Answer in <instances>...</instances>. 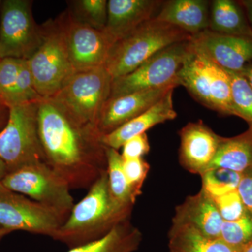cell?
Masks as SVG:
<instances>
[{
	"mask_svg": "<svg viewBox=\"0 0 252 252\" xmlns=\"http://www.w3.org/2000/svg\"><path fill=\"white\" fill-rule=\"evenodd\" d=\"M212 198L223 220L231 221L238 220L248 212L238 189Z\"/></svg>",
	"mask_w": 252,
	"mask_h": 252,
	"instance_id": "obj_32",
	"label": "cell"
},
{
	"mask_svg": "<svg viewBox=\"0 0 252 252\" xmlns=\"http://www.w3.org/2000/svg\"><path fill=\"white\" fill-rule=\"evenodd\" d=\"M72 3V9L69 10L74 17L95 29H104L108 16V1L79 0Z\"/></svg>",
	"mask_w": 252,
	"mask_h": 252,
	"instance_id": "obj_28",
	"label": "cell"
},
{
	"mask_svg": "<svg viewBox=\"0 0 252 252\" xmlns=\"http://www.w3.org/2000/svg\"><path fill=\"white\" fill-rule=\"evenodd\" d=\"M177 78L180 86L186 88L197 102L213 110L208 77L200 56L194 50L180 69Z\"/></svg>",
	"mask_w": 252,
	"mask_h": 252,
	"instance_id": "obj_23",
	"label": "cell"
},
{
	"mask_svg": "<svg viewBox=\"0 0 252 252\" xmlns=\"http://www.w3.org/2000/svg\"><path fill=\"white\" fill-rule=\"evenodd\" d=\"M238 2L243 8L250 27L252 29V0H241V1H238Z\"/></svg>",
	"mask_w": 252,
	"mask_h": 252,
	"instance_id": "obj_36",
	"label": "cell"
},
{
	"mask_svg": "<svg viewBox=\"0 0 252 252\" xmlns=\"http://www.w3.org/2000/svg\"><path fill=\"white\" fill-rule=\"evenodd\" d=\"M1 1H0V9H1Z\"/></svg>",
	"mask_w": 252,
	"mask_h": 252,
	"instance_id": "obj_42",
	"label": "cell"
},
{
	"mask_svg": "<svg viewBox=\"0 0 252 252\" xmlns=\"http://www.w3.org/2000/svg\"><path fill=\"white\" fill-rule=\"evenodd\" d=\"M210 3L207 0L164 1L154 18L195 35L208 30Z\"/></svg>",
	"mask_w": 252,
	"mask_h": 252,
	"instance_id": "obj_18",
	"label": "cell"
},
{
	"mask_svg": "<svg viewBox=\"0 0 252 252\" xmlns=\"http://www.w3.org/2000/svg\"><path fill=\"white\" fill-rule=\"evenodd\" d=\"M220 238L225 243L240 250L252 240V217L249 212L238 220H223Z\"/></svg>",
	"mask_w": 252,
	"mask_h": 252,
	"instance_id": "obj_29",
	"label": "cell"
},
{
	"mask_svg": "<svg viewBox=\"0 0 252 252\" xmlns=\"http://www.w3.org/2000/svg\"><path fill=\"white\" fill-rule=\"evenodd\" d=\"M38 127L46 163L71 189L90 188L107 170V147L97 127L78 124L49 99L39 101Z\"/></svg>",
	"mask_w": 252,
	"mask_h": 252,
	"instance_id": "obj_1",
	"label": "cell"
},
{
	"mask_svg": "<svg viewBox=\"0 0 252 252\" xmlns=\"http://www.w3.org/2000/svg\"><path fill=\"white\" fill-rule=\"evenodd\" d=\"M42 99L36 91L28 60L21 59L12 107Z\"/></svg>",
	"mask_w": 252,
	"mask_h": 252,
	"instance_id": "obj_31",
	"label": "cell"
},
{
	"mask_svg": "<svg viewBox=\"0 0 252 252\" xmlns=\"http://www.w3.org/2000/svg\"><path fill=\"white\" fill-rule=\"evenodd\" d=\"M194 51L229 72L238 73L252 63V36L227 35L210 30L191 36Z\"/></svg>",
	"mask_w": 252,
	"mask_h": 252,
	"instance_id": "obj_12",
	"label": "cell"
},
{
	"mask_svg": "<svg viewBox=\"0 0 252 252\" xmlns=\"http://www.w3.org/2000/svg\"><path fill=\"white\" fill-rule=\"evenodd\" d=\"M170 252H242L220 238L202 234L189 225L172 223L169 232Z\"/></svg>",
	"mask_w": 252,
	"mask_h": 252,
	"instance_id": "obj_22",
	"label": "cell"
},
{
	"mask_svg": "<svg viewBox=\"0 0 252 252\" xmlns=\"http://www.w3.org/2000/svg\"><path fill=\"white\" fill-rule=\"evenodd\" d=\"M8 173V168L6 164L3 161L2 159L0 158V182L3 180L5 176Z\"/></svg>",
	"mask_w": 252,
	"mask_h": 252,
	"instance_id": "obj_39",
	"label": "cell"
},
{
	"mask_svg": "<svg viewBox=\"0 0 252 252\" xmlns=\"http://www.w3.org/2000/svg\"><path fill=\"white\" fill-rule=\"evenodd\" d=\"M123 167L127 183L132 193L137 198L142 194V187L148 175L150 165L144 160L143 158H140L127 160L124 159Z\"/></svg>",
	"mask_w": 252,
	"mask_h": 252,
	"instance_id": "obj_33",
	"label": "cell"
},
{
	"mask_svg": "<svg viewBox=\"0 0 252 252\" xmlns=\"http://www.w3.org/2000/svg\"><path fill=\"white\" fill-rule=\"evenodd\" d=\"M208 30L227 35L252 36L245 11L238 1L214 0L210 3Z\"/></svg>",
	"mask_w": 252,
	"mask_h": 252,
	"instance_id": "obj_19",
	"label": "cell"
},
{
	"mask_svg": "<svg viewBox=\"0 0 252 252\" xmlns=\"http://www.w3.org/2000/svg\"><path fill=\"white\" fill-rule=\"evenodd\" d=\"M76 72L104 67L115 41L104 31L74 17L69 10L56 18Z\"/></svg>",
	"mask_w": 252,
	"mask_h": 252,
	"instance_id": "obj_10",
	"label": "cell"
},
{
	"mask_svg": "<svg viewBox=\"0 0 252 252\" xmlns=\"http://www.w3.org/2000/svg\"><path fill=\"white\" fill-rule=\"evenodd\" d=\"M242 252H252V240L243 249Z\"/></svg>",
	"mask_w": 252,
	"mask_h": 252,
	"instance_id": "obj_41",
	"label": "cell"
},
{
	"mask_svg": "<svg viewBox=\"0 0 252 252\" xmlns=\"http://www.w3.org/2000/svg\"><path fill=\"white\" fill-rule=\"evenodd\" d=\"M191 36L180 28L152 18L116 41L104 67L113 79L123 77L158 51Z\"/></svg>",
	"mask_w": 252,
	"mask_h": 252,
	"instance_id": "obj_3",
	"label": "cell"
},
{
	"mask_svg": "<svg viewBox=\"0 0 252 252\" xmlns=\"http://www.w3.org/2000/svg\"><path fill=\"white\" fill-rule=\"evenodd\" d=\"M198 54L208 77L213 110L223 115L234 116L229 74L223 68Z\"/></svg>",
	"mask_w": 252,
	"mask_h": 252,
	"instance_id": "obj_24",
	"label": "cell"
},
{
	"mask_svg": "<svg viewBox=\"0 0 252 252\" xmlns=\"http://www.w3.org/2000/svg\"><path fill=\"white\" fill-rule=\"evenodd\" d=\"M238 190L247 211L252 217V168L242 174Z\"/></svg>",
	"mask_w": 252,
	"mask_h": 252,
	"instance_id": "obj_35",
	"label": "cell"
},
{
	"mask_svg": "<svg viewBox=\"0 0 252 252\" xmlns=\"http://www.w3.org/2000/svg\"><path fill=\"white\" fill-rule=\"evenodd\" d=\"M226 71V70H225ZM231 82L233 114L245 121L252 129V89L246 79L238 73L227 71Z\"/></svg>",
	"mask_w": 252,
	"mask_h": 252,
	"instance_id": "obj_27",
	"label": "cell"
},
{
	"mask_svg": "<svg viewBox=\"0 0 252 252\" xmlns=\"http://www.w3.org/2000/svg\"><path fill=\"white\" fill-rule=\"evenodd\" d=\"M223 222L213 199L202 189L176 208L172 220V223L189 225L213 238H220Z\"/></svg>",
	"mask_w": 252,
	"mask_h": 252,
	"instance_id": "obj_17",
	"label": "cell"
},
{
	"mask_svg": "<svg viewBox=\"0 0 252 252\" xmlns=\"http://www.w3.org/2000/svg\"><path fill=\"white\" fill-rule=\"evenodd\" d=\"M42 29V42L28 61L36 91L42 98L49 99L77 72L69 59L57 20L47 21Z\"/></svg>",
	"mask_w": 252,
	"mask_h": 252,
	"instance_id": "obj_8",
	"label": "cell"
},
{
	"mask_svg": "<svg viewBox=\"0 0 252 252\" xmlns=\"http://www.w3.org/2000/svg\"><path fill=\"white\" fill-rule=\"evenodd\" d=\"M200 176L202 190L211 197H217L237 190L242 174L218 167L207 170Z\"/></svg>",
	"mask_w": 252,
	"mask_h": 252,
	"instance_id": "obj_26",
	"label": "cell"
},
{
	"mask_svg": "<svg viewBox=\"0 0 252 252\" xmlns=\"http://www.w3.org/2000/svg\"><path fill=\"white\" fill-rule=\"evenodd\" d=\"M1 182L10 190L56 212L64 221L74 205L72 189L45 162L31 164L8 172Z\"/></svg>",
	"mask_w": 252,
	"mask_h": 252,
	"instance_id": "obj_7",
	"label": "cell"
},
{
	"mask_svg": "<svg viewBox=\"0 0 252 252\" xmlns=\"http://www.w3.org/2000/svg\"><path fill=\"white\" fill-rule=\"evenodd\" d=\"M163 2L159 0H109L104 31L116 42L155 18Z\"/></svg>",
	"mask_w": 252,
	"mask_h": 252,
	"instance_id": "obj_15",
	"label": "cell"
},
{
	"mask_svg": "<svg viewBox=\"0 0 252 252\" xmlns=\"http://www.w3.org/2000/svg\"><path fill=\"white\" fill-rule=\"evenodd\" d=\"M179 134L181 165L190 173L202 175L215 158L223 137L215 133L203 121L189 123Z\"/></svg>",
	"mask_w": 252,
	"mask_h": 252,
	"instance_id": "obj_13",
	"label": "cell"
},
{
	"mask_svg": "<svg viewBox=\"0 0 252 252\" xmlns=\"http://www.w3.org/2000/svg\"><path fill=\"white\" fill-rule=\"evenodd\" d=\"M174 90L175 89L169 91L157 104L143 114L102 136V144L107 148L119 150L132 137L146 133L149 129L158 124L174 120L177 117L174 107Z\"/></svg>",
	"mask_w": 252,
	"mask_h": 252,
	"instance_id": "obj_16",
	"label": "cell"
},
{
	"mask_svg": "<svg viewBox=\"0 0 252 252\" xmlns=\"http://www.w3.org/2000/svg\"><path fill=\"white\" fill-rule=\"evenodd\" d=\"M0 61H1V59H0Z\"/></svg>",
	"mask_w": 252,
	"mask_h": 252,
	"instance_id": "obj_43",
	"label": "cell"
},
{
	"mask_svg": "<svg viewBox=\"0 0 252 252\" xmlns=\"http://www.w3.org/2000/svg\"><path fill=\"white\" fill-rule=\"evenodd\" d=\"M142 240L140 230L124 220L102 238L69 248L67 252H135Z\"/></svg>",
	"mask_w": 252,
	"mask_h": 252,
	"instance_id": "obj_21",
	"label": "cell"
},
{
	"mask_svg": "<svg viewBox=\"0 0 252 252\" xmlns=\"http://www.w3.org/2000/svg\"><path fill=\"white\" fill-rule=\"evenodd\" d=\"M175 87L152 89L109 97L99 114L97 127L102 135L108 134L148 110Z\"/></svg>",
	"mask_w": 252,
	"mask_h": 252,
	"instance_id": "obj_14",
	"label": "cell"
},
{
	"mask_svg": "<svg viewBox=\"0 0 252 252\" xmlns=\"http://www.w3.org/2000/svg\"><path fill=\"white\" fill-rule=\"evenodd\" d=\"M190 39L167 46L142 63L133 72L112 80L109 97L139 91L177 87L179 72L193 53Z\"/></svg>",
	"mask_w": 252,
	"mask_h": 252,
	"instance_id": "obj_5",
	"label": "cell"
},
{
	"mask_svg": "<svg viewBox=\"0 0 252 252\" xmlns=\"http://www.w3.org/2000/svg\"><path fill=\"white\" fill-rule=\"evenodd\" d=\"M112 80L104 67L80 71L49 99L78 124L97 127L99 114L110 96Z\"/></svg>",
	"mask_w": 252,
	"mask_h": 252,
	"instance_id": "obj_4",
	"label": "cell"
},
{
	"mask_svg": "<svg viewBox=\"0 0 252 252\" xmlns=\"http://www.w3.org/2000/svg\"><path fill=\"white\" fill-rule=\"evenodd\" d=\"M21 59L5 58L0 61V104L9 109L14 104L15 89Z\"/></svg>",
	"mask_w": 252,
	"mask_h": 252,
	"instance_id": "obj_30",
	"label": "cell"
},
{
	"mask_svg": "<svg viewBox=\"0 0 252 252\" xmlns=\"http://www.w3.org/2000/svg\"><path fill=\"white\" fill-rule=\"evenodd\" d=\"M130 212L113 200L106 170L91 186L86 196L74 204L53 239L69 248L84 245L102 238L114 226L128 220Z\"/></svg>",
	"mask_w": 252,
	"mask_h": 252,
	"instance_id": "obj_2",
	"label": "cell"
},
{
	"mask_svg": "<svg viewBox=\"0 0 252 252\" xmlns=\"http://www.w3.org/2000/svg\"><path fill=\"white\" fill-rule=\"evenodd\" d=\"M106 156L107 178L111 196L119 207L132 211L137 198L132 193L126 180L123 167L124 158L122 154L116 149L107 147Z\"/></svg>",
	"mask_w": 252,
	"mask_h": 252,
	"instance_id": "obj_25",
	"label": "cell"
},
{
	"mask_svg": "<svg viewBox=\"0 0 252 252\" xmlns=\"http://www.w3.org/2000/svg\"><path fill=\"white\" fill-rule=\"evenodd\" d=\"M39 101L9 109L7 122L0 131V158L6 164L8 172L45 162L38 127Z\"/></svg>",
	"mask_w": 252,
	"mask_h": 252,
	"instance_id": "obj_6",
	"label": "cell"
},
{
	"mask_svg": "<svg viewBox=\"0 0 252 252\" xmlns=\"http://www.w3.org/2000/svg\"><path fill=\"white\" fill-rule=\"evenodd\" d=\"M122 148V156L124 160L143 158L150 150L148 136L147 133L135 136L126 142Z\"/></svg>",
	"mask_w": 252,
	"mask_h": 252,
	"instance_id": "obj_34",
	"label": "cell"
},
{
	"mask_svg": "<svg viewBox=\"0 0 252 252\" xmlns=\"http://www.w3.org/2000/svg\"><path fill=\"white\" fill-rule=\"evenodd\" d=\"M9 117V109L0 104V128L4 127Z\"/></svg>",
	"mask_w": 252,
	"mask_h": 252,
	"instance_id": "obj_38",
	"label": "cell"
},
{
	"mask_svg": "<svg viewBox=\"0 0 252 252\" xmlns=\"http://www.w3.org/2000/svg\"><path fill=\"white\" fill-rule=\"evenodd\" d=\"M11 233H12L11 230L6 229V228L0 225V241H1L6 235H9Z\"/></svg>",
	"mask_w": 252,
	"mask_h": 252,
	"instance_id": "obj_40",
	"label": "cell"
},
{
	"mask_svg": "<svg viewBox=\"0 0 252 252\" xmlns=\"http://www.w3.org/2000/svg\"><path fill=\"white\" fill-rule=\"evenodd\" d=\"M238 74L243 76L246 79L252 89V63L248 64L246 67H244L243 70L238 72Z\"/></svg>",
	"mask_w": 252,
	"mask_h": 252,
	"instance_id": "obj_37",
	"label": "cell"
},
{
	"mask_svg": "<svg viewBox=\"0 0 252 252\" xmlns=\"http://www.w3.org/2000/svg\"><path fill=\"white\" fill-rule=\"evenodd\" d=\"M64 222L56 212L10 190L0 182L1 226L11 232L22 230L53 238Z\"/></svg>",
	"mask_w": 252,
	"mask_h": 252,
	"instance_id": "obj_11",
	"label": "cell"
},
{
	"mask_svg": "<svg viewBox=\"0 0 252 252\" xmlns=\"http://www.w3.org/2000/svg\"><path fill=\"white\" fill-rule=\"evenodd\" d=\"M29 0H4L0 9V59L28 60L43 39L42 26L36 24Z\"/></svg>",
	"mask_w": 252,
	"mask_h": 252,
	"instance_id": "obj_9",
	"label": "cell"
},
{
	"mask_svg": "<svg viewBox=\"0 0 252 252\" xmlns=\"http://www.w3.org/2000/svg\"><path fill=\"white\" fill-rule=\"evenodd\" d=\"M218 167L240 174L252 168V128L235 137L222 138L218 152L207 170Z\"/></svg>",
	"mask_w": 252,
	"mask_h": 252,
	"instance_id": "obj_20",
	"label": "cell"
}]
</instances>
